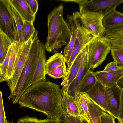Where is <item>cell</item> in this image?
<instances>
[{"mask_svg": "<svg viewBox=\"0 0 123 123\" xmlns=\"http://www.w3.org/2000/svg\"><path fill=\"white\" fill-rule=\"evenodd\" d=\"M67 68L66 64L61 65L54 69L47 74L54 79H63L66 74Z\"/></svg>", "mask_w": 123, "mask_h": 123, "instance_id": "cell-29", "label": "cell"}, {"mask_svg": "<svg viewBox=\"0 0 123 123\" xmlns=\"http://www.w3.org/2000/svg\"><path fill=\"white\" fill-rule=\"evenodd\" d=\"M103 38L109 44L111 49H123V23L106 31Z\"/></svg>", "mask_w": 123, "mask_h": 123, "instance_id": "cell-14", "label": "cell"}, {"mask_svg": "<svg viewBox=\"0 0 123 123\" xmlns=\"http://www.w3.org/2000/svg\"><path fill=\"white\" fill-rule=\"evenodd\" d=\"M67 116L70 123H82V119L80 117Z\"/></svg>", "mask_w": 123, "mask_h": 123, "instance_id": "cell-39", "label": "cell"}, {"mask_svg": "<svg viewBox=\"0 0 123 123\" xmlns=\"http://www.w3.org/2000/svg\"><path fill=\"white\" fill-rule=\"evenodd\" d=\"M13 121L12 122H10V123H8H8H13ZM17 123H19V122L18 121V122Z\"/></svg>", "mask_w": 123, "mask_h": 123, "instance_id": "cell-41", "label": "cell"}, {"mask_svg": "<svg viewBox=\"0 0 123 123\" xmlns=\"http://www.w3.org/2000/svg\"><path fill=\"white\" fill-rule=\"evenodd\" d=\"M66 62L63 54L57 52L50 57L47 60L46 64V74H48L58 66L66 64Z\"/></svg>", "mask_w": 123, "mask_h": 123, "instance_id": "cell-25", "label": "cell"}, {"mask_svg": "<svg viewBox=\"0 0 123 123\" xmlns=\"http://www.w3.org/2000/svg\"><path fill=\"white\" fill-rule=\"evenodd\" d=\"M38 33L37 31L36 30L28 41L22 44L20 48L12 75L6 82L10 91V95L12 94L15 89L25 66L31 46Z\"/></svg>", "mask_w": 123, "mask_h": 123, "instance_id": "cell-4", "label": "cell"}, {"mask_svg": "<svg viewBox=\"0 0 123 123\" xmlns=\"http://www.w3.org/2000/svg\"><path fill=\"white\" fill-rule=\"evenodd\" d=\"M62 93L61 105L64 113L68 116L80 117L74 102L73 97L70 95L68 92H62Z\"/></svg>", "mask_w": 123, "mask_h": 123, "instance_id": "cell-21", "label": "cell"}, {"mask_svg": "<svg viewBox=\"0 0 123 123\" xmlns=\"http://www.w3.org/2000/svg\"><path fill=\"white\" fill-rule=\"evenodd\" d=\"M10 46L7 53L2 64L0 65V81L7 82L6 74L8 68L11 47Z\"/></svg>", "mask_w": 123, "mask_h": 123, "instance_id": "cell-31", "label": "cell"}, {"mask_svg": "<svg viewBox=\"0 0 123 123\" xmlns=\"http://www.w3.org/2000/svg\"><path fill=\"white\" fill-rule=\"evenodd\" d=\"M115 118L112 115L105 112L101 116V123H115Z\"/></svg>", "mask_w": 123, "mask_h": 123, "instance_id": "cell-35", "label": "cell"}, {"mask_svg": "<svg viewBox=\"0 0 123 123\" xmlns=\"http://www.w3.org/2000/svg\"><path fill=\"white\" fill-rule=\"evenodd\" d=\"M79 12L81 21L86 28L96 37H104L106 31L103 24L104 16L102 12Z\"/></svg>", "mask_w": 123, "mask_h": 123, "instance_id": "cell-9", "label": "cell"}, {"mask_svg": "<svg viewBox=\"0 0 123 123\" xmlns=\"http://www.w3.org/2000/svg\"><path fill=\"white\" fill-rule=\"evenodd\" d=\"M20 123H56V120L47 118L41 119L36 117L28 116H25L19 119Z\"/></svg>", "mask_w": 123, "mask_h": 123, "instance_id": "cell-30", "label": "cell"}, {"mask_svg": "<svg viewBox=\"0 0 123 123\" xmlns=\"http://www.w3.org/2000/svg\"><path fill=\"white\" fill-rule=\"evenodd\" d=\"M94 74L97 80L105 86L111 83H117L123 76V68L112 71H96Z\"/></svg>", "mask_w": 123, "mask_h": 123, "instance_id": "cell-17", "label": "cell"}, {"mask_svg": "<svg viewBox=\"0 0 123 123\" xmlns=\"http://www.w3.org/2000/svg\"><path fill=\"white\" fill-rule=\"evenodd\" d=\"M123 2V0H82L79 5V12H102L104 17Z\"/></svg>", "mask_w": 123, "mask_h": 123, "instance_id": "cell-8", "label": "cell"}, {"mask_svg": "<svg viewBox=\"0 0 123 123\" xmlns=\"http://www.w3.org/2000/svg\"><path fill=\"white\" fill-rule=\"evenodd\" d=\"M21 44L19 42H14L11 45L9 64L6 74L7 82L12 75L15 64Z\"/></svg>", "mask_w": 123, "mask_h": 123, "instance_id": "cell-23", "label": "cell"}, {"mask_svg": "<svg viewBox=\"0 0 123 123\" xmlns=\"http://www.w3.org/2000/svg\"><path fill=\"white\" fill-rule=\"evenodd\" d=\"M14 42L0 31V64L3 62L11 45Z\"/></svg>", "mask_w": 123, "mask_h": 123, "instance_id": "cell-26", "label": "cell"}, {"mask_svg": "<svg viewBox=\"0 0 123 123\" xmlns=\"http://www.w3.org/2000/svg\"><path fill=\"white\" fill-rule=\"evenodd\" d=\"M67 18V21L72 32L70 41L65 46L63 51V55L67 65L75 43L77 32V25L76 18L73 14L68 15Z\"/></svg>", "mask_w": 123, "mask_h": 123, "instance_id": "cell-15", "label": "cell"}, {"mask_svg": "<svg viewBox=\"0 0 123 123\" xmlns=\"http://www.w3.org/2000/svg\"><path fill=\"white\" fill-rule=\"evenodd\" d=\"M105 111L109 113L105 86L97 81L94 86L85 93Z\"/></svg>", "mask_w": 123, "mask_h": 123, "instance_id": "cell-13", "label": "cell"}, {"mask_svg": "<svg viewBox=\"0 0 123 123\" xmlns=\"http://www.w3.org/2000/svg\"><path fill=\"white\" fill-rule=\"evenodd\" d=\"M23 20L34 22L35 16L25 0H8Z\"/></svg>", "mask_w": 123, "mask_h": 123, "instance_id": "cell-18", "label": "cell"}, {"mask_svg": "<svg viewBox=\"0 0 123 123\" xmlns=\"http://www.w3.org/2000/svg\"><path fill=\"white\" fill-rule=\"evenodd\" d=\"M31 11L35 15L38 9V1L36 0H25Z\"/></svg>", "mask_w": 123, "mask_h": 123, "instance_id": "cell-36", "label": "cell"}, {"mask_svg": "<svg viewBox=\"0 0 123 123\" xmlns=\"http://www.w3.org/2000/svg\"><path fill=\"white\" fill-rule=\"evenodd\" d=\"M45 50V44L39 40L38 58L31 85L47 80L46 76V64L47 60Z\"/></svg>", "mask_w": 123, "mask_h": 123, "instance_id": "cell-12", "label": "cell"}, {"mask_svg": "<svg viewBox=\"0 0 123 123\" xmlns=\"http://www.w3.org/2000/svg\"><path fill=\"white\" fill-rule=\"evenodd\" d=\"M62 91L59 85L47 80L31 85L22 94L18 104L42 112L47 118L56 120L63 112Z\"/></svg>", "mask_w": 123, "mask_h": 123, "instance_id": "cell-1", "label": "cell"}, {"mask_svg": "<svg viewBox=\"0 0 123 123\" xmlns=\"http://www.w3.org/2000/svg\"><path fill=\"white\" fill-rule=\"evenodd\" d=\"M89 44L81 51L82 57L79 69L76 77L70 85L68 90V93L72 97L74 96L75 94L77 93L81 81L89 70L88 66Z\"/></svg>", "mask_w": 123, "mask_h": 123, "instance_id": "cell-11", "label": "cell"}, {"mask_svg": "<svg viewBox=\"0 0 123 123\" xmlns=\"http://www.w3.org/2000/svg\"><path fill=\"white\" fill-rule=\"evenodd\" d=\"M123 68V65L113 61L107 64L102 71L104 72L120 70Z\"/></svg>", "mask_w": 123, "mask_h": 123, "instance_id": "cell-33", "label": "cell"}, {"mask_svg": "<svg viewBox=\"0 0 123 123\" xmlns=\"http://www.w3.org/2000/svg\"><path fill=\"white\" fill-rule=\"evenodd\" d=\"M120 104L118 116L117 119L120 123H123V87L121 88Z\"/></svg>", "mask_w": 123, "mask_h": 123, "instance_id": "cell-37", "label": "cell"}, {"mask_svg": "<svg viewBox=\"0 0 123 123\" xmlns=\"http://www.w3.org/2000/svg\"><path fill=\"white\" fill-rule=\"evenodd\" d=\"M56 123H70L66 114L64 113L56 120Z\"/></svg>", "mask_w": 123, "mask_h": 123, "instance_id": "cell-38", "label": "cell"}, {"mask_svg": "<svg viewBox=\"0 0 123 123\" xmlns=\"http://www.w3.org/2000/svg\"><path fill=\"white\" fill-rule=\"evenodd\" d=\"M97 81L93 71L89 70L81 81L77 93H85L87 92L94 86Z\"/></svg>", "mask_w": 123, "mask_h": 123, "instance_id": "cell-24", "label": "cell"}, {"mask_svg": "<svg viewBox=\"0 0 123 123\" xmlns=\"http://www.w3.org/2000/svg\"><path fill=\"white\" fill-rule=\"evenodd\" d=\"M82 123H89L87 121L84 119H82Z\"/></svg>", "mask_w": 123, "mask_h": 123, "instance_id": "cell-40", "label": "cell"}, {"mask_svg": "<svg viewBox=\"0 0 123 123\" xmlns=\"http://www.w3.org/2000/svg\"><path fill=\"white\" fill-rule=\"evenodd\" d=\"M105 87L108 113L117 119L120 104L122 88L117 83L109 84Z\"/></svg>", "mask_w": 123, "mask_h": 123, "instance_id": "cell-10", "label": "cell"}, {"mask_svg": "<svg viewBox=\"0 0 123 123\" xmlns=\"http://www.w3.org/2000/svg\"><path fill=\"white\" fill-rule=\"evenodd\" d=\"M81 51L75 58L65 76L63 79L61 84L62 86V89L63 92H68L70 85L77 74L81 61Z\"/></svg>", "mask_w": 123, "mask_h": 123, "instance_id": "cell-16", "label": "cell"}, {"mask_svg": "<svg viewBox=\"0 0 123 123\" xmlns=\"http://www.w3.org/2000/svg\"><path fill=\"white\" fill-rule=\"evenodd\" d=\"M5 115L2 92L0 91V123H8Z\"/></svg>", "mask_w": 123, "mask_h": 123, "instance_id": "cell-34", "label": "cell"}, {"mask_svg": "<svg viewBox=\"0 0 123 123\" xmlns=\"http://www.w3.org/2000/svg\"><path fill=\"white\" fill-rule=\"evenodd\" d=\"M75 17L77 25V32L73 51L67 68V72L70 68L74 62L83 49L96 37L82 23L79 12L73 13Z\"/></svg>", "mask_w": 123, "mask_h": 123, "instance_id": "cell-7", "label": "cell"}, {"mask_svg": "<svg viewBox=\"0 0 123 123\" xmlns=\"http://www.w3.org/2000/svg\"><path fill=\"white\" fill-rule=\"evenodd\" d=\"M11 6L16 24L19 42L21 44H23L25 42L23 39L22 34V26L24 20L13 7L11 5Z\"/></svg>", "mask_w": 123, "mask_h": 123, "instance_id": "cell-27", "label": "cell"}, {"mask_svg": "<svg viewBox=\"0 0 123 123\" xmlns=\"http://www.w3.org/2000/svg\"><path fill=\"white\" fill-rule=\"evenodd\" d=\"M103 24L105 30L123 23V13L116 9L104 16Z\"/></svg>", "mask_w": 123, "mask_h": 123, "instance_id": "cell-22", "label": "cell"}, {"mask_svg": "<svg viewBox=\"0 0 123 123\" xmlns=\"http://www.w3.org/2000/svg\"><path fill=\"white\" fill-rule=\"evenodd\" d=\"M73 98L80 117L91 123L88 106L84 93H76Z\"/></svg>", "mask_w": 123, "mask_h": 123, "instance_id": "cell-19", "label": "cell"}, {"mask_svg": "<svg viewBox=\"0 0 123 123\" xmlns=\"http://www.w3.org/2000/svg\"><path fill=\"white\" fill-rule=\"evenodd\" d=\"M36 30L33 25V22L23 20L22 26V34L25 42L27 41Z\"/></svg>", "mask_w": 123, "mask_h": 123, "instance_id": "cell-28", "label": "cell"}, {"mask_svg": "<svg viewBox=\"0 0 123 123\" xmlns=\"http://www.w3.org/2000/svg\"><path fill=\"white\" fill-rule=\"evenodd\" d=\"M37 36L31 48L25 66L13 93L8 99H12L13 103H18L25 91L31 85L38 56V42Z\"/></svg>", "mask_w": 123, "mask_h": 123, "instance_id": "cell-3", "label": "cell"}, {"mask_svg": "<svg viewBox=\"0 0 123 123\" xmlns=\"http://www.w3.org/2000/svg\"><path fill=\"white\" fill-rule=\"evenodd\" d=\"M62 4L55 8L48 14V34L45 45L46 50L56 53L64 45L69 43L72 32L67 20L63 17Z\"/></svg>", "mask_w": 123, "mask_h": 123, "instance_id": "cell-2", "label": "cell"}, {"mask_svg": "<svg viewBox=\"0 0 123 123\" xmlns=\"http://www.w3.org/2000/svg\"><path fill=\"white\" fill-rule=\"evenodd\" d=\"M111 51L114 61L123 65V49L113 48L111 49Z\"/></svg>", "mask_w": 123, "mask_h": 123, "instance_id": "cell-32", "label": "cell"}, {"mask_svg": "<svg viewBox=\"0 0 123 123\" xmlns=\"http://www.w3.org/2000/svg\"><path fill=\"white\" fill-rule=\"evenodd\" d=\"M111 48L103 37H96L89 44L88 66L92 71L105 60Z\"/></svg>", "mask_w": 123, "mask_h": 123, "instance_id": "cell-5", "label": "cell"}, {"mask_svg": "<svg viewBox=\"0 0 123 123\" xmlns=\"http://www.w3.org/2000/svg\"><path fill=\"white\" fill-rule=\"evenodd\" d=\"M0 31L14 42H19L12 6L8 0H0Z\"/></svg>", "mask_w": 123, "mask_h": 123, "instance_id": "cell-6", "label": "cell"}, {"mask_svg": "<svg viewBox=\"0 0 123 123\" xmlns=\"http://www.w3.org/2000/svg\"><path fill=\"white\" fill-rule=\"evenodd\" d=\"M84 94L88 106L91 123H101V116L105 111L86 94Z\"/></svg>", "mask_w": 123, "mask_h": 123, "instance_id": "cell-20", "label": "cell"}]
</instances>
